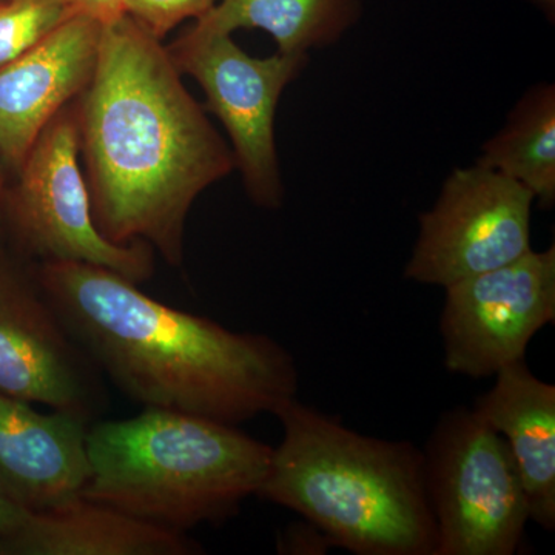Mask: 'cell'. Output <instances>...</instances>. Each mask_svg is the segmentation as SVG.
Here are the masks:
<instances>
[{"label":"cell","mask_w":555,"mask_h":555,"mask_svg":"<svg viewBox=\"0 0 555 555\" xmlns=\"http://www.w3.org/2000/svg\"><path fill=\"white\" fill-rule=\"evenodd\" d=\"M3 166L2 159H0V235H2L3 218H5V204H7V192H5V178H3Z\"/></svg>","instance_id":"cell-21"},{"label":"cell","mask_w":555,"mask_h":555,"mask_svg":"<svg viewBox=\"0 0 555 555\" xmlns=\"http://www.w3.org/2000/svg\"><path fill=\"white\" fill-rule=\"evenodd\" d=\"M447 288L440 334L444 366L483 379L525 360L532 338L555 320V246L456 281Z\"/></svg>","instance_id":"cell-9"},{"label":"cell","mask_w":555,"mask_h":555,"mask_svg":"<svg viewBox=\"0 0 555 555\" xmlns=\"http://www.w3.org/2000/svg\"><path fill=\"white\" fill-rule=\"evenodd\" d=\"M361 13L363 0H219L193 25L224 35L262 30L276 43V53L308 54L337 42Z\"/></svg>","instance_id":"cell-15"},{"label":"cell","mask_w":555,"mask_h":555,"mask_svg":"<svg viewBox=\"0 0 555 555\" xmlns=\"http://www.w3.org/2000/svg\"><path fill=\"white\" fill-rule=\"evenodd\" d=\"M273 448L235 425L170 409L89 426L80 496L158 528L224 524L257 495Z\"/></svg>","instance_id":"cell-4"},{"label":"cell","mask_w":555,"mask_h":555,"mask_svg":"<svg viewBox=\"0 0 555 555\" xmlns=\"http://www.w3.org/2000/svg\"><path fill=\"white\" fill-rule=\"evenodd\" d=\"M90 418L42 414L0 392V486L28 513H47L80 496L89 478Z\"/></svg>","instance_id":"cell-12"},{"label":"cell","mask_w":555,"mask_h":555,"mask_svg":"<svg viewBox=\"0 0 555 555\" xmlns=\"http://www.w3.org/2000/svg\"><path fill=\"white\" fill-rule=\"evenodd\" d=\"M275 416L283 440L259 499L295 511L349 553H436L423 451L358 434L297 398Z\"/></svg>","instance_id":"cell-3"},{"label":"cell","mask_w":555,"mask_h":555,"mask_svg":"<svg viewBox=\"0 0 555 555\" xmlns=\"http://www.w3.org/2000/svg\"><path fill=\"white\" fill-rule=\"evenodd\" d=\"M75 14L65 0H0V67L35 49Z\"/></svg>","instance_id":"cell-17"},{"label":"cell","mask_w":555,"mask_h":555,"mask_svg":"<svg viewBox=\"0 0 555 555\" xmlns=\"http://www.w3.org/2000/svg\"><path fill=\"white\" fill-rule=\"evenodd\" d=\"M474 411L506 441L524 481L531 520L555 528V386L532 374L525 360L494 375Z\"/></svg>","instance_id":"cell-13"},{"label":"cell","mask_w":555,"mask_h":555,"mask_svg":"<svg viewBox=\"0 0 555 555\" xmlns=\"http://www.w3.org/2000/svg\"><path fill=\"white\" fill-rule=\"evenodd\" d=\"M163 40L129 14L104 25L76 104L91 210L113 243H147L181 266L185 221L235 158L182 83Z\"/></svg>","instance_id":"cell-1"},{"label":"cell","mask_w":555,"mask_h":555,"mask_svg":"<svg viewBox=\"0 0 555 555\" xmlns=\"http://www.w3.org/2000/svg\"><path fill=\"white\" fill-rule=\"evenodd\" d=\"M219 0H127L126 14L163 40L181 22L199 20Z\"/></svg>","instance_id":"cell-18"},{"label":"cell","mask_w":555,"mask_h":555,"mask_svg":"<svg viewBox=\"0 0 555 555\" xmlns=\"http://www.w3.org/2000/svg\"><path fill=\"white\" fill-rule=\"evenodd\" d=\"M76 105L62 109L39 134L7 193L5 217L30 254L42 262H83L113 270L133 283L153 276L147 243H113L94 222L79 164Z\"/></svg>","instance_id":"cell-6"},{"label":"cell","mask_w":555,"mask_h":555,"mask_svg":"<svg viewBox=\"0 0 555 555\" xmlns=\"http://www.w3.org/2000/svg\"><path fill=\"white\" fill-rule=\"evenodd\" d=\"M104 24L75 14L35 49L0 67V159L16 171L39 134L89 87Z\"/></svg>","instance_id":"cell-11"},{"label":"cell","mask_w":555,"mask_h":555,"mask_svg":"<svg viewBox=\"0 0 555 555\" xmlns=\"http://www.w3.org/2000/svg\"><path fill=\"white\" fill-rule=\"evenodd\" d=\"M65 2L76 14H83L104 25L126 14L127 0H65Z\"/></svg>","instance_id":"cell-19"},{"label":"cell","mask_w":555,"mask_h":555,"mask_svg":"<svg viewBox=\"0 0 555 555\" xmlns=\"http://www.w3.org/2000/svg\"><path fill=\"white\" fill-rule=\"evenodd\" d=\"M434 555H514L531 520L506 441L474 409L440 416L426 449Z\"/></svg>","instance_id":"cell-5"},{"label":"cell","mask_w":555,"mask_h":555,"mask_svg":"<svg viewBox=\"0 0 555 555\" xmlns=\"http://www.w3.org/2000/svg\"><path fill=\"white\" fill-rule=\"evenodd\" d=\"M526 2L534 5L535 9L542 11L547 17V21L554 22L555 20V0H526Z\"/></svg>","instance_id":"cell-22"},{"label":"cell","mask_w":555,"mask_h":555,"mask_svg":"<svg viewBox=\"0 0 555 555\" xmlns=\"http://www.w3.org/2000/svg\"><path fill=\"white\" fill-rule=\"evenodd\" d=\"M169 53L179 73L203 87L208 109L228 130L250 199L259 207H280L284 189L275 144L278 102L308 64V54L248 56L232 35L195 25L171 43Z\"/></svg>","instance_id":"cell-7"},{"label":"cell","mask_w":555,"mask_h":555,"mask_svg":"<svg viewBox=\"0 0 555 555\" xmlns=\"http://www.w3.org/2000/svg\"><path fill=\"white\" fill-rule=\"evenodd\" d=\"M0 392L90 418L89 357L42 292L0 261Z\"/></svg>","instance_id":"cell-10"},{"label":"cell","mask_w":555,"mask_h":555,"mask_svg":"<svg viewBox=\"0 0 555 555\" xmlns=\"http://www.w3.org/2000/svg\"><path fill=\"white\" fill-rule=\"evenodd\" d=\"M514 179L542 208L555 204V87L539 83L517 102L505 127L489 139L477 159Z\"/></svg>","instance_id":"cell-16"},{"label":"cell","mask_w":555,"mask_h":555,"mask_svg":"<svg viewBox=\"0 0 555 555\" xmlns=\"http://www.w3.org/2000/svg\"><path fill=\"white\" fill-rule=\"evenodd\" d=\"M36 283L91 363L145 408L240 425L297 398L286 347L173 309L113 270L42 262Z\"/></svg>","instance_id":"cell-2"},{"label":"cell","mask_w":555,"mask_h":555,"mask_svg":"<svg viewBox=\"0 0 555 555\" xmlns=\"http://www.w3.org/2000/svg\"><path fill=\"white\" fill-rule=\"evenodd\" d=\"M534 196L505 175L474 164L449 175L437 203L420 215L404 278L448 287L502 268L531 247Z\"/></svg>","instance_id":"cell-8"},{"label":"cell","mask_w":555,"mask_h":555,"mask_svg":"<svg viewBox=\"0 0 555 555\" xmlns=\"http://www.w3.org/2000/svg\"><path fill=\"white\" fill-rule=\"evenodd\" d=\"M203 547L182 532L158 528L115 507L78 496L47 513H31L0 539V555H195Z\"/></svg>","instance_id":"cell-14"},{"label":"cell","mask_w":555,"mask_h":555,"mask_svg":"<svg viewBox=\"0 0 555 555\" xmlns=\"http://www.w3.org/2000/svg\"><path fill=\"white\" fill-rule=\"evenodd\" d=\"M30 514L31 513H28L27 509L17 505V503L7 494L5 489L0 486V539L16 532L17 529L25 524V520H27Z\"/></svg>","instance_id":"cell-20"}]
</instances>
